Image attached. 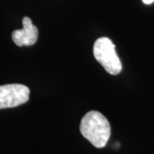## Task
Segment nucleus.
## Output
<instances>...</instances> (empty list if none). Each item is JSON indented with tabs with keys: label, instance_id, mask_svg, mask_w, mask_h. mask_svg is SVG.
I'll use <instances>...</instances> for the list:
<instances>
[{
	"label": "nucleus",
	"instance_id": "f257e3e1",
	"mask_svg": "<svg viewBox=\"0 0 154 154\" xmlns=\"http://www.w3.org/2000/svg\"><path fill=\"white\" fill-rule=\"evenodd\" d=\"M80 131L94 146L103 148L110 137V122L102 113L91 110L82 117Z\"/></svg>",
	"mask_w": 154,
	"mask_h": 154
},
{
	"label": "nucleus",
	"instance_id": "f03ea898",
	"mask_svg": "<svg viewBox=\"0 0 154 154\" xmlns=\"http://www.w3.org/2000/svg\"><path fill=\"white\" fill-rule=\"evenodd\" d=\"M95 59L110 75H118L122 71V63L116 52L115 45L109 38H98L94 45Z\"/></svg>",
	"mask_w": 154,
	"mask_h": 154
},
{
	"label": "nucleus",
	"instance_id": "7ed1b4c3",
	"mask_svg": "<svg viewBox=\"0 0 154 154\" xmlns=\"http://www.w3.org/2000/svg\"><path fill=\"white\" fill-rule=\"evenodd\" d=\"M29 88L22 84L0 86V109L23 105L29 99Z\"/></svg>",
	"mask_w": 154,
	"mask_h": 154
},
{
	"label": "nucleus",
	"instance_id": "20e7f679",
	"mask_svg": "<svg viewBox=\"0 0 154 154\" xmlns=\"http://www.w3.org/2000/svg\"><path fill=\"white\" fill-rule=\"evenodd\" d=\"M22 29L15 30L12 33V39L18 46L33 45L38 39V28L33 25L31 19L28 17L22 19Z\"/></svg>",
	"mask_w": 154,
	"mask_h": 154
},
{
	"label": "nucleus",
	"instance_id": "39448f33",
	"mask_svg": "<svg viewBox=\"0 0 154 154\" xmlns=\"http://www.w3.org/2000/svg\"><path fill=\"white\" fill-rule=\"evenodd\" d=\"M145 5H151L154 2V0H142Z\"/></svg>",
	"mask_w": 154,
	"mask_h": 154
}]
</instances>
